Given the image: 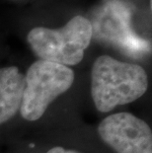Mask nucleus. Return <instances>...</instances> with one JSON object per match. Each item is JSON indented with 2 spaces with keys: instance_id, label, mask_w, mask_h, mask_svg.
I'll return each mask as SVG.
<instances>
[{
  "instance_id": "obj_1",
  "label": "nucleus",
  "mask_w": 152,
  "mask_h": 153,
  "mask_svg": "<svg viewBox=\"0 0 152 153\" xmlns=\"http://www.w3.org/2000/svg\"><path fill=\"white\" fill-rule=\"evenodd\" d=\"M147 88V73L138 64L122 62L110 55H101L94 61L91 95L99 112L109 113L134 102L144 95Z\"/></svg>"
},
{
  "instance_id": "obj_5",
  "label": "nucleus",
  "mask_w": 152,
  "mask_h": 153,
  "mask_svg": "<svg viewBox=\"0 0 152 153\" xmlns=\"http://www.w3.org/2000/svg\"><path fill=\"white\" fill-rule=\"evenodd\" d=\"M24 85L25 76L18 67L0 68V125L19 112Z\"/></svg>"
},
{
  "instance_id": "obj_2",
  "label": "nucleus",
  "mask_w": 152,
  "mask_h": 153,
  "mask_svg": "<svg viewBox=\"0 0 152 153\" xmlns=\"http://www.w3.org/2000/svg\"><path fill=\"white\" fill-rule=\"evenodd\" d=\"M92 36L91 22L83 16H75L59 29H32L27 40L40 59L70 66L81 62Z\"/></svg>"
},
{
  "instance_id": "obj_3",
  "label": "nucleus",
  "mask_w": 152,
  "mask_h": 153,
  "mask_svg": "<svg viewBox=\"0 0 152 153\" xmlns=\"http://www.w3.org/2000/svg\"><path fill=\"white\" fill-rule=\"evenodd\" d=\"M25 76L20 114L26 120L35 122L48 106L70 89L75 74L70 67L39 59L31 64Z\"/></svg>"
},
{
  "instance_id": "obj_4",
  "label": "nucleus",
  "mask_w": 152,
  "mask_h": 153,
  "mask_svg": "<svg viewBox=\"0 0 152 153\" xmlns=\"http://www.w3.org/2000/svg\"><path fill=\"white\" fill-rule=\"evenodd\" d=\"M100 137L117 153H152L150 126L129 113L108 116L98 126Z\"/></svg>"
},
{
  "instance_id": "obj_6",
  "label": "nucleus",
  "mask_w": 152,
  "mask_h": 153,
  "mask_svg": "<svg viewBox=\"0 0 152 153\" xmlns=\"http://www.w3.org/2000/svg\"><path fill=\"white\" fill-rule=\"evenodd\" d=\"M47 153H80L76 150H72V149H65L61 146H56V147L50 148Z\"/></svg>"
}]
</instances>
